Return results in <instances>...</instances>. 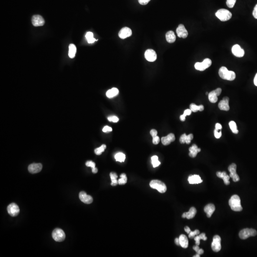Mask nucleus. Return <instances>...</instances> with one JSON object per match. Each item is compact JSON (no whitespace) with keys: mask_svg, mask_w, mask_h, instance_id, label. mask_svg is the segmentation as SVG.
Wrapping results in <instances>:
<instances>
[{"mask_svg":"<svg viewBox=\"0 0 257 257\" xmlns=\"http://www.w3.org/2000/svg\"><path fill=\"white\" fill-rule=\"evenodd\" d=\"M219 76L224 80L232 81L236 78V74L233 71H230L226 67H222L219 71Z\"/></svg>","mask_w":257,"mask_h":257,"instance_id":"nucleus-1","label":"nucleus"},{"mask_svg":"<svg viewBox=\"0 0 257 257\" xmlns=\"http://www.w3.org/2000/svg\"><path fill=\"white\" fill-rule=\"evenodd\" d=\"M229 205L232 210L235 212H240L242 207L240 203V198L237 195H234L229 200Z\"/></svg>","mask_w":257,"mask_h":257,"instance_id":"nucleus-2","label":"nucleus"},{"mask_svg":"<svg viewBox=\"0 0 257 257\" xmlns=\"http://www.w3.org/2000/svg\"><path fill=\"white\" fill-rule=\"evenodd\" d=\"M216 17L222 21H227L232 18V13L229 10L225 9H221L218 10L215 13Z\"/></svg>","mask_w":257,"mask_h":257,"instance_id":"nucleus-3","label":"nucleus"},{"mask_svg":"<svg viewBox=\"0 0 257 257\" xmlns=\"http://www.w3.org/2000/svg\"><path fill=\"white\" fill-rule=\"evenodd\" d=\"M150 186L152 188L156 189L160 193H165L166 192L167 187L163 182L159 180H152L150 183Z\"/></svg>","mask_w":257,"mask_h":257,"instance_id":"nucleus-4","label":"nucleus"},{"mask_svg":"<svg viewBox=\"0 0 257 257\" xmlns=\"http://www.w3.org/2000/svg\"><path fill=\"white\" fill-rule=\"evenodd\" d=\"M257 232L253 229H246L242 230L239 233V237L242 240H246L250 237L256 236Z\"/></svg>","mask_w":257,"mask_h":257,"instance_id":"nucleus-5","label":"nucleus"},{"mask_svg":"<svg viewBox=\"0 0 257 257\" xmlns=\"http://www.w3.org/2000/svg\"><path fill=\"white\" fill-rule=\"evenodd\" d=\"M212 64V60L209 58H206L203 60L202 63H196L195 64V68L200 71H203L210 67Z\"/></svg>","mask_w":257,"mask_h":257,"instance_id":"nucleus-6","label":"nucleus"},{"mask_svg":"<svg viewBox=\"0 0 257 257\" xmlns=\"http://www.w3.org/2000/svg\"><path fill=\"white\" fill-rule=\"evenodd\" d=\"M52 236L56 242H63L65 239V234L64 232L59 228L55 229L53 231Z\"/></svg>","mask_w":257,"mask_h":257,"instance_id":"nucleus-7","label":"nucleus"},{"mask_svg":"<svg viewBox=\"0 0 257 257\" xmlns=\"http://www.w3.org/2000/svg\"><path fill=\"white\" fill-rule=\"evenodd\" d=\"M222 248L221 246V238L219 235H215L213 238V242L212 244V249L216 252L220 251Z\"/></svg>","mask_w":257,"mask_h":257,"instance_id":"nucleus-8","label":"nucleus"},{"mask_svg":"<svg viewBox=\"0 0 257 257\" xmlns=\"http://www.w3.org/2000/svg\"><path fill=\"white\" fill-rule=\"evenodd\" d=\"M237 165L236 164H230L228 167V170L230 172V177L232 178L233 182H237L240 180V177L236 172Z\"/></svg>","mask_w":257,"mask_h":257,"instance_id":"nucleus-9","label":"nucleus"},{"mask_svg":"<svg viewBox=\"0 0 257 257\" xmlns=\"http://www.w3.org/2000/svg\"><path fill=\"white\" fill-rule=\"evenodd\" d=\"M222 91V89L219 88L210 92L208 94L210 101L212 103H216L218 101V96L220 95Z\"/></svg>","mask_w":257,"mask_h":257,"instance_id":"nucleus-10","label":"nucleus"},{"mask_svg":"<svg viewBox=\"0 0 257 257\" xmlns=\"http://www.w3.org/2000/svg\"><path fill=\"white\" fill-rule=\"evenodd\" d=\"M7 212L12 217H16L20 212V209L18 206L15 203H12L10 204L7 207Z\"/></svg>","mask_w":257,"mask_h":257,"instance_id":"nucleus-11","label":"nucleus"},{"mask_svg":"<svg viewBox=\"0 0 257 257\" xmlns=\"http://www.w3.org/2000/svg\"><path fill=\"white\" fill-rule=\"evenodd\" d=\"M31 22L33 25L35 27L41 26L45 23L44 19L40 15H33L31 19Z\"/></svg>","mask_w":257,"mask_h":257,"instance_id":"nucleus-12","label":"nucleus"},{"mask_svg":"<svg viewBox=\"0 0 257 257\" xmlns=\"http://www.w3.org/2000/svg\"><path fill=\"white\" fill-rule=\"evenodd\" d=\"M232 53L234 55L237 57H242L244 55V51L238 44L233 46L232 49Z\"/></svg>","mask_w":257,"mask_h":257,"instance_id":"nucleus-13","label":"nucleus"},{"mask_svg":"<svg viewBox=\"0 0 257 257\" xmlns=\"http://www.w3.org/2000/svg\"><path fill=\"white\" fill-rule=\"evenodd\" d=\"M145 57L148 61L153 62L156 60V53L154 50L148 49L145 51Z\"/></svg>","mask_w":257,"mask_h":257,"instance_id":"nucleus-14","label":"nucleus"},{"mask_svg":"<svg viewBox=\"0 0 257 257\" xmlns=\"http://www.w3.org/2000/svg\"><path fill=\"white\" fill-rule=\"evenodd\" d=\"M178 36L180 38H186L188 35L187 30H186L183 24H180L176 30Z\"/></svg>","mask_w":257,"mask_h":257,"instance_id":"nucleus-15","label":"nucleus"},{"mask_svg":"<svg viewBox=\"0 0 257 257\" xmlns=\"http://www.w3.org/2000/svg\"><path fill=\"white\" fill-rule=\"evenodd\" d=\"M229 98L228 97H225L222 101L219 102V108L222 111H228L230 109L229 106Z\"/></svg>","mask_w":257,"mask_h":257,"instance_id":"nucleus-16","label":"nucleus"},{"mask_svg":"<svg viewBox=\"0 0 257 257\" xmlns=\"http://www.w3.org/2000/svg\"><path fill=\"white\" fill-rule=\"evenodd\" d=\"M132 35V31L131 29L128 27H124L121 29L119 33V36L122 39H124Z\"/></svg>","mask_w":257,"mask_h":257,"instance_id":"nucleus-17","label":"nucleus"},{"mask_svg":"<svg viewBox=\"0 0 257 257\" xmlns=\"http://www.w3.org/2000/svg\"><path fill=\"white\" fill-rule=\"evenodd\" d=\"M79 198L81 202L85 204H91L93 202L92 197L90 195L87 194L85 192H81L79 194Z\"/></svg>","mask_w":257,"mask_h":257,"instance_id":"nucleus-18","label":"nucleus"},{"mask_svg":"<svg viewBox=\"0 0 257 257\" xmlns=\"http://www.w3.org/2000/svg\"><path fill=\"white\" fill-rule=\"evenodd\" d=\"M43 166L41 164H33L28 167V171L30 173L34 174L38 173L41 171Z\"/></svg>","mask_w":257,"mask_h":257,"instance_id":"nucleus-19","label":"nucleus"},{"mask_svg":"<svg viewBox=\"0 0 257 257\" xmlns=\"http://www.w3.org/2000/svg\"><path fill=\"white\" fill-rule=\"evenodd\" d=\"M175 140V137L174 134H170L167 136L164 137L162 138V142L164 145H169L171 142Z\"/></svg>","mask_w":257,"mask_h":257,"instance_id":"nucleus-20","label":"nucleus"},{"mask_svg":"<svg viewBox=\"0 0 257 257\" xmlns=\"http://www.w3.org/2000/svg\"><path fill=\"white\" fill-rule=\"evenodd\" d=\"M216 175L218 177L223 179L225 184L228 185L230 184V182L229 181L230 177L227 174L226 172H218L216 173Z\"/></svg>","mask_w":257,"mask_h":257,"instance_id":"nucleus-21","label":"nucleus"},{"mask_svg":"<svg viewBox=\"0 0 257 257\" xmlns=\"http://www.w3.org/2000/svg\"><path fill=\"white\" fill-rule=\"evenodd\" d=\"M215 210V207L214 205L212 203L208 204L204 207V210L205 212H206L207 216L208 218L211 217L212 215L213 214V212Z\"/></svg>","mask_w":257,"mask_h":257,"instance_id":"nucleus-22","label":"nucleus"},{"mask_svg":"<svg viewBox=\"0 0 257 257\" xmlns=\"http://www.w3.org/2000/svg\"><path fill=\"white\" fill-rule=\"evenodd\" d=\"M188 181L189 183L192 184H199V183H202L203 182V180H202L200 176L198 175H190L189 176L188 178Z\"/></svg>","mask_w":257,"mask_h":257,"instance_id":"nucleus-23","label":"nucleus"},{"mask_svg":"<svg viewBox=\"0 0 257 257\" xmlns=\"http://www.w3.org/2000/svg\"><path fill=\"white\" fill-rule=\"evenodd\" d=\"M200 151L201 150L200 148H198L196 144H193L192 147L189 148L190 151L189 156L192 158H195L197 155L198 153L200 152Z\"/></svg>","mask_w":257,"mask_h":257,"instance_id":"nucleus-24","label":"nucleus"},{"mask_svg":"<svg viewBox=\"0 0 257 257\" xmlns=\"http://www.w3.org/2000/svg\"><path fill=\"white\" fill-rule=\"evenodd\" d=\"M179 240L180 243V246L183 248L186 249L187 248L189 245V242L188 239L186 235L184 234L180 235L179 237Z\"/></svg>","mask_w":257,"mask_h":257,"instance_id":"nucleus-25","label":"nucleus"},{"mask_svg":"<svg viewBox=\"0 0 257 257\" xmlns=\"http://www.w3.org/2000/svg\"><path fill=\"white\" fill-rule=\"evenodd\" d=\"M166 39L167 41L169 43H173L176 41V36L173 31H170L166 33Z\"/></svg>","mask_w":257,"mask_h":257,"instance_id":"nucleus-26","label":"nucleus"},{"mask_svg":"<svg viewBox=\"0 0 257 257\" xmlns=\"http://www.w3.org/2000/svg\"><path fill=\"white\" fill-rule=\"evenodd\" d=\"M119 92V91L117 88H113L107 91L106 96L108 98H112L118 95Z\"/></svg>","mask_w":257,"mask_h":257,"instance_id":"nucleus-27","label":"nucleus"},{"mask_svg":"<svg viewBox=\"0 0 257 257\" xmlns=\"http://www.w3.org/2000/svg\"><path fill=\"white\" fill-rule=\"evenodd\" d=\"M185 214V216L187 219H192L194 217L196 213L197 210L196 208L194 207H192L190 209L189 212H184Z\"/></svg>","mask_w":257,"mask_h":257,"instance_id":"nucleus-28","label":"nucleus"},{"mask_svg":"<svg viewBox=\"0 0 257 257\" xmlns=\"http://www.w3.org/2000/svg\"><path fill=\"white\" fill-rule=\"evenodd\" d=\"M69 56L71 58H73L75 56L76 53V47L73 44H71L69 45Z\"/></svg>","mask_w":257,"mask_h":257,"instance_id":"nucleus-29","label":"nucleus"},{"mask_svg":"<svg viewBox=\"0 0 257 257\" xmlns=\"http://www.w3.org/2000/svg\"><path fill=\"white\" fill-rule=\"evenodd\" d=\"M190 108L191 111L192 112H196L198 111H202L204 110V106L202 105H196L194 103H192L190 106Z\"/></svg>","mask_w":257,"mask_h":257,"instance_id":"nucleus-30","label":"nucleus"},{"mask_svg":"<svg viewBox=\"0 0 257 257\" xmlns=\"http://www.w3.org/2000/svg\"><path fill=\"white\" fill-rule=\"evenodd\" d=\"M85 37L89 43H94L95 41H97L95 38H94L93 34L91 32L87 33Z\"/></svg>","mask_w":257,"mask_h":257,"instance_id":"nucleus-31","label":"nucleus"},{"mask_svg":"<svg viewBox=\"0 0 257 257\" xmlns=\"http://www.w3.org/2000/svg\"><path fill=\"white\" fill-rule=\"evenodd\" d=\"M229 126L230 127V129L232 132H233V134H238L239 131L238 130L237 126L236 123L234 121H230V122H229Z\"/></svg>","mask_w":257,"mask_h":257,"instance_id":"nucleus-32","label":"nucleus"},{"mask_svg":"<svg viewBox=\"0 0 257 257\" xmlns=\"http://www.w3.org/2000/svg\"><path fill=\"white\" fill-rule=\"evenodd\" d=\"M115 159L117 162H124L125 160V155L121 152H119L115 155Z\"/></svg>","mask_w":257,"mask_h":257,"instance_id":"nucleus-33","label":"nucleus"},{"mask_svg":"<svg viewBox=\"0 0 257 257\" xmlns=\"http://www.w3.org/2000/svg\"><path fill=\"white\" fill-rule=\"evenodd\" d=\"M121 178L118 180V184L119 185H124L126 184L127 181V178L125 173H122L120 175Z\"/></svg>","mask_w":257,"mask_h":257,"instance_id":"nucleus-34","label":"nucleus"},{"mask_svg":"<svg viewBox=\"0 0 257 257\" xmlns=\"http://www.w3.org/2000/svg\"><path fill=\"white\" fill-rule=\"evenodd\" d=\"M151 159H152V164L154 168L159 166L161 164V162L158 160V156H155V155L154 156L152 157Z\"/></svg>","mask_w":257,"mask_h":257,"instance_id":"nucleus-35","label":"nucleus"},{"mask_svg":"<svg viewBox=\"0 0 257 257\" xmlns=\"http://www.w3.org/2000/svg\"><path fill=\"white\" fill-rule=\"evenodd\" d=\"M106 145L105 144H102L101 146L99 147V148H96V149H95L94 150L95 154L97 155H101L106 149Z\"/></svg>","mask_w":257,"mask_h":257,"instance_id":"nucleus-36","label":"nucleus"},{"mask_svg":"<svg viewBox=\"0 0 257 257\" xmlns=\"http://www.w3.org/2000/svg\"><path fill=\"white\" fill-rule=\"evenodd\" d=\"M236 2V0H227L226 4L229 8H232L234 6Z\"/></svg>","mask_w":257,"mask_h":257,"instance_id":"nucleus-37","label":"nucleus"},{"mask_svg":"<svg viewBox=\"0 0 257 257\" xmlns=\"http://www.w3.org/2000/svg\"><path fill=\"white\" fill-rule=\"evenodd\" d=\"M200 231L199 230H196L194 232H192L191 231L190 232V233L189 234V238H190V239L194 238L196 235H198L200 234Z\"/></svg>","mask_w":257,"mask_h":257,"instance_id":"nucleus-38","label":"nucleus"},{"mask_svg":"<svg viewBox=\"0 0 257 257\" xmlns=\"http://www.w3.org/2000/svg\"><path fill=\"white\" fill-rule=\"evenodd\" d=\"M108 119L109 121L113 122H117L119 121V118L115 116H111L108 117Z\"/></svg>","mask_w":257,"mask_h":257,"instance_id":"nucleus-39","label":"nucleus"},{"mask_svg":"<svg viewBox=\"0 0 257 257\" xmlns=\"http://www.w3.org/2000/svg\"><path fill=\"white\" fill-rule=\"evenodd\" d=\"M193 135L192 134H190L189 135H187L185 143L186 144H190V142H191V141L193 139Z\"/></svg>","mask_w":257,"mask_h":257,"instance_id":"nucleus-40","label":"nucleus"},{"mask_svg":"<svg viewBox=\"0 0 257 257\" xmlns=\"http://www.w3.org/2000/svg\"><path fill=\"white\" fill-rule=\"evenodd\" d=\"M218 131H219V130L215 129L214 130V131L215 137V138H217V139L220 138L222 135V132H221V131H220V132H218Z\"/></svg>","mask_w":257,"mask_h":257,"instance_id":"nucleus-41","label":"nucleus"},{"mask_svg":"<svg viewBox=\"0 0 257 257\" xmlns=\"http://www.w3.org/2000/svg\"><path fill=\"white\" fill-rule=\"evenodd\" d=\"M186 137H187V135L185 134H183L180 136V144H183L185 143V142H186Z\"/></svg>","mask_w":257,"mask_h":257,"instance_id":"nucleus-42","label":"nucleus"},{"mask_svg":"<svg viewBox=\"0 0 257 257\" xmlns=\"http://www.w3.org/2000/svg\"><path fill=\"white\" fill-rule=\"evenodd\" d=\"M86 165L87 167H90L91 168L95 167V164L92 161H88L86 162Z\"/></svg>","mask_w":257,"mask_h":257,"instance_id":"nucleus-43","label":"nucleus"},{"mask_svg":"<svg viewBox=\"0 0 257 257\" xmlns=\"http://www.w3.org/2000/svg\"><path fill=\"white\" fill-rule=\"evenodd\" d=\"M160 142V138L159 137L156 136L154 137H153V140H152V142H153V144H155V145H157V144H158Z\"/></svg>","mask_w":257,"mask_h":257,"instance_id":"nucleus-44","label":"nucleus"},{"mask_svg":"<svg viewBox=\"0 0 257 257\" xmlns=\"http://www.w3.org/2000/svg\"><path fill=\"white\" fill-rule=\"evenodd\" d=\"M110 177H111V180H117L118 176L116 173L112 172L110 173Z\"/></svg>","mask_w":257,"mask_h":257,"instance_id":"nucleus-45","label":"nucleus"},{"mask_svg":"<svg viewBox=\"0 0 257 257\" xmlns=\"http://www.w3.org/2000/svg\"><path fill=\"white\" fill-rule=\"evenodd\" d=\"M102 131H103L104 132H111V131H112V128L108 126H106L104 127L103 128Z\"/></svg>","mask_w":257,"mask_h":257,"instance_id":"nucleus-46","label":"nucleus"},{"mask_svg":"<svg viewBox=\"0 0 257 257\" xmlns=\"http://www.w3.org/2000/svg\"><path fill=\"white\" fill-rule=\"evenodd\" d=\"M150 1L151 0H138V1L140 4L142 5H144L148 4Z\"/></svg>","mask_w":257,"mask_h":257,"instance_id":"nucleus-47","label":"nucleus"},{"mask_svg":"<svg viewBox=\"0 0 257 257\" xmlns=\"http://www.w3.org/2000/svg\"><path fill=\"white\" fill-rule=\"evenodd\" d=\"M157 134H158L157 131L155 129L152 130L151 132H150V134H151V135L152 136V138L157 136Z\"/></svg>","mask_w":257,"mask_h":257,"instance_id":"nucleus-48","label":"nucleus"},{"mask_svg":"<svg viewBox=\"0 0 257 257\" xmlns=\"http://www.w3.org/2000/svg\"><path fill=\"white\" fill-rule=\"evenodd\" d=\"M194 239V240H195V242H196V243H195L196 245H199L200 244V240H201L199 235V236H198L197 235V236H196V237H195Z\"/></svg>","mask_w":257,"mask_h":257,"instance_id":"nucleus-49","label":"nucleus"},{"mask_svg":"<svg viewBox=\"0 0 257 257\" xmlns=\"http://www.w3.org/2000/svg\"><path fill=\"white\" fill-rule=\"evenodd\" d=\"M192 111H191V109H187L186 110H185L184 111V113H183V115L185 116H188V115H190L192 113Z\"/></svg>","mask_w":257,"mask_h":257,"instance_id":"nucleus-50","label":"nucleus"},{"mask_svg":"<svg viewBox=\"0 0 257 257\" xmlns=\"http://www.w3.org/2000/svg\"><path fill=\"white\" fill-rule=\"evenodd\" d=\"M253 15L255 18L257 19V4L255 6L253 11Z\"/></svg>","mask_w":257,"mask_h":257,"instance_id":"nucleus-51","label":"nucleus"},{"mask_svg":"<svg viewBox=\"0 0 257 257\" xmlns=\"http://www.w3.org/2000/svg\"><path fill=\"white\" fill-rule=\"evenodd\" d=\"M200 239H202V240H207V238L206 236V234H205L204 233H202V234H200Z\"/></svg>","mask_w":257,"mask_h":257,"instance_id":"nucleus-52","label":"nucleus"},{"mask_svg":"<svg viewBox=\"0 0 257 257\" xmlns=\"http://www.w3.org/2000/svg\"><path fill=\"white\" fill-rule=\"evenodd\" d=\"M118 184V181L117 180H111V185L112 186H116Z\"/></svg>","mask_w":257,"mask_h":257,"instance_id":"nucleus-53","label":"nucleus"},{"mask_svg":"<svg viewBox=\"0 0 257 257\" xmlns=\"http://www.w3.org/2000/svg\"><path fill=\"white\" fill-rule=\"evenodd\" d=\"M215 129H216L219 130H222V125H221V124L220 123H216V125H215Z\"/></svg>","mask_w":257,"mask_h":257,"instance_id":"nucleus-54","label":"nucleus"},{"mask_svg":"<svg viewBox=\"0 0 257 257\" xmlns=\"http://www.w3.org/2000/svg\"><path fill=\"white\" fill-rule=\"evenodd\" d=\"M184 230L188 234H189V233H190V232H191L190 228L189 227H188V226H186V227H185Z\"/></svg>","mask_w":257,"mask_h":257,"instance_id":"nucleus-55","label":"nucleus"},{"mask_svg":"<svg viewBox=\"0 0 257 257\" xmlns=\"http://www.w3.org/2000/svg\"><path fill=\"white\" fill-rule=\"evenodd\" d=\"M200 248L199 247V245H196L195 246H193V249L196 252L200 250Z\"/></svg>","mask_w":257,"mask_h":257,"instance_id":"nucleus-56","label":"nucleus"},{"mask_svg":"<svg viewBox=\"0 0 257 257\" xmlns=\"http://www.w3.org/2000/svg\"><path fill=\"white\" fill-rule=\"evenodd\" d=\"M175 243L178 246H180V240L179 238H176L175 239Z\"/></svg>","mask_w":257,"mask_h":257,"instance_id":"nucleus-57","label":"nucleus"},{"mask_svg":"<svg viewBox=\"0 0 257 257\" xmlns=\"http://www.w3.org/2000/svg\"><path fill=\"white\" fill-rule=\"evenodd\" d=\"M180 120L182 121H184L186 119V116H184V115L182 114V115H180Z\"/></svg>","mask_w":257,"mask_h":257,"instance_id":"nucleus-58","label":"nucleus"},{"mask_svg":"<svg viewBox=\"0 0 257 257\" xmlns=\"http://www.w3.org/2000/svg\"><path fill=\"white\" fill-rule=\"evenodd\" d=\"M203 253H204V250L202 249H200V250L197 252V253L200 255L202 254H203Z\"/></svg>","mask_w":257,"mask_h":257,"instance_id":"nucleus-59","label":"nucleus"},{"mask_svg":"<svg viewBox=\"0 0 257 257\" xmlns=\"http://www.w3.org/2000/svg\"><path fill=\"white\" fill-rule=\"evenodd\" d=\"M254 83L255 85L257 86V73L256 74L254 79Z\"/></svg>","mask_w":257,"mask_h":257,"instance_id":"nucleus-60","label":"nucleus"},{"mask_svg":"<svg viewBox=\"0 0 257 257\" xmlns=\"http://www.w3.org/2000/svg\"><path fill=\"white\" fill-rule=\"evenodd\" d=\"M92 173H96L98 172V169L96 167L92 168Z\"/></svg>","mask_w":257,"mask_h":257,"instance_id":"nucleus-61","label":"nucleus"},{"mask_svg":"<svg viewBox=\"0 0 257 257\" xmlns=\"http://www.w3.org/2000/svg\"><path fill=\"white\" fill-rule=\"evenodd\" d=\"M194 257H200V255L198 254H197L196 255H195V256H193Z\"/></svg>","mask_w":257,"mask_h":257,"instance_id":"nucleus-62","label":"nucleus"}]
</instances>
